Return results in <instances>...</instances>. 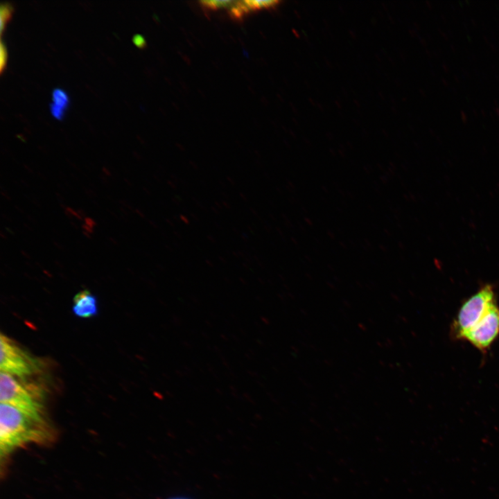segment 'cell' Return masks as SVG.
<instances>
[{
    "instance_id": "6da1fadb",
    "label": "cell",
    "mask_w": 499,
    "mask_h": 499,
    "mask_svg": "<svg viewBox=\"0 0 499 499\" xmlns=\"http://www.w3.org/2000/svg\"><path fill=\"white\" fill-rule=\"evenodd\" d=\"M51 439L44 421L28 416L15 407L1 403L0 449L7 455L17 448L30 443H44Z\"/></svg>"
},
{
    "instance_id": "7a4b0ae2",
    "label": "cell",
    "mask_w": 499,
    "mask_h": 499,
    "mask_svg": "<svg viewBox=\"0 0 499 499\" xmlns=\"http://www.w3.org/2000/svg\"><path fill=\"white\" fill-rule=\"evenodd\" d=\"M495 302L496 299L494 288L491 284L488 283L466 299L453 321L450 328L453 337L455 339L462 340Z\"/></svg>"
},
{
    "instance_id": "3957f363",
    "label": "cell",
    "mask_w": 499,
    "mask_h": 499,
    "mask_svg": "<svg viewBox=\"0 0 499 499\" xmlns=\"http://www.w3.org/2000/svg\"><path fill=\"white\" fill-rule=\"evenodd\" d=\"M0 401L15 407L28 416L44 421L42 405L33 394L19 382L13 376L1 371Z\"/></svg>"
},
{
    "instance_id": "277c9868",
    "label": "cell",
    "mask_w": 499,
    "mask_h": 499,
    "mask_svg": "<svg viewBox=\"0 0 499 499\" xmlns=\"http://www.w3.org/2000/svg\"><path fill=\"white\" fill-rule=\"evenodd\" d=\"M0 349L1 371L25 378L39 371L40 361L3 333L0 336Z\"/></svg>"
},
{
    "instance_id": "5b68a950",
    "label": "cell",
    "mask_w": 499,
    "mask_h": 499,
    "mask_svg": "<svg viewBox=\"0 0 499 499\" xmlns=\"http://www.w3.org/2000/svg\"><path fill=\"white\" fill-rule=\"evenodd\" d=\"M499 335V307L493 303L480 321L462 338L482 352L490 348Z\"/></svg>"
},
{
    "instance_id": "8992f818",
    "label": "cell",
    "mask_w": 499,
    "mask_h": 499,
    "mask_svg": "<svg viewBox=\"0 0 499 499\" xmlns=\"http://www.w3.org/2000/svg\"><path fill=\"white\" fill-rule=\"evenodd\" d=\"M72 310L73 314L81 318H90L98 313L96 296L88 290L78 292L73 297Z\"/></svg>"
},
{
    "instance_id": "52a82bcc",
    "label": "cell",
    "mask_w": 499,
    "mask_h": 499,
    "mask_svg": "<svg viewBox=\"0 0 499 499\" xmlns=\"http://www.w3.org/2000/svg\"><path fill=\"white\" fill-rule=\"evenodd\" d=\"M69 105V97L66 91L55 88L52 91V103L49 105L51 115L57 120H62Z\"/></svg>"
},
{
    "instance_id": "ba28073f",
    "label": "cell",
    "mask_w": 499,
    "mask_h": 499,
    "mask_svg": "<svg viewBox=\"0 0 499 499\" xmlns=\"http://www.w3.org/2000/svg\"><path fill=\"white\" fill-rule=\"evenodd\" d=\"M14 12V7L10 2H3L0 6V29L1 35L12 18Z\"/></svg>"
},
{
    "instance_id": "9c48e42d",
    "label": "cell",
    "mask_w": 499,
    "mask_h": 499,
    "mask_svg": "<svg viewBox=\"0 0 499 499\" xmlns=\"http://www.w3.org/2000/svg\"><path fill=\"white\" fill-rule=\"evenodd\" d=\"M250 11L257 10L263 8H272L278 4V1H245Z\"/></svg>"
},
{
    "instance_id": "30bf717a",
    "label": "cell",
    "mask_w": 499,
    "mask_h": 499,
    "mask_svg": "<svg viewBox=\"0 0 499 499\" xmlns=\"http://www.w3.org/2000/svg\"><path fill=\"white\" fill-rule=\"evenodd\" d=\"M235 1H200L202 6L209 10H217L223 8H231Z\"/></svg>"
},
{
    "instance_id": "8fae6325",
    "label": "cell",
    "mask_w": 499,
    "mask_h": 499,
    "mask_svg": "<svg viewBox=\"0 0 499 499\" xmlns=\"http://www.w3.org/2000/svg\"><path fill=\"white\" fill-rule=\"evenodd\" d=\"M7 59H8V51H7L6 46L5 45L3 42L2 40H1V44H0V73H1V74H2L4 69L6 67Z\"/></svg>"
},
{
    "instance_id": "7c38bea8",
    "label": "cell",
    "mask_w": 499,
    "mask_h": 499,
    "mask_svg": "<svg viewBox=\"0 0 499 499\" xmlns=\"http://www.w3.org/2000/svg\"><path fill=\"white\" fill-rule=\"evenodd\" d=\"M132 42L137 47L140 49L144 48L146 44L144 37L139 34H136L133 36Z\"/></svg>"
}]
</instances>
